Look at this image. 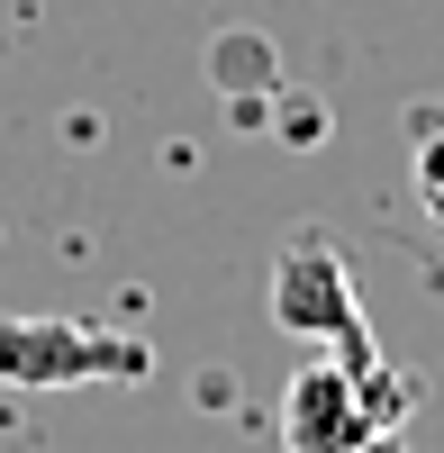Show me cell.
Here are the masks:
<instances>
[{
    "instance_id": "cell-1",
    "label": "cell",
    "mask_w": 444,
    "mask_h": 453,
    "mask_svg": "<svg viewBox=\"0 0 444 453\" xmlns=\"http://www.w3.org/2000/svg\"><path fill=\"white\" fill-rule=\"evenodd\" d=\"M417 408V381L399 363H300L281 390V444L290 453H354L372 435H399Z\"/></svg>"
},
{
    "instance_id": "cell-2",
    "label": "cell",
    "mask_w": 444,
    "mask_h": 453,
    "mask_svg": "<svg viewBox=\"0 0 444 453\" xmlns=\"http://www.w3.org/2000/svg\"><path fill=\"white\" fill-rule=\"evenodd\" d=\"M155 345L100 318H0V390H82V381H145Z\"/></svg>"
},
{
    "instance_id": "cell-3",
    "label": "cell",
    "mask_w": 444,
    "mask_h": 453,
    "mask_svg": "<svg viewBox=\"0 0 444 453\" xmlns=\"http://www.w3.org/2000/svg\"><path fill=\"white\" fill-rule=\"evenodd\" d=\"M272 326L300 335V345H326V354L354 363V372L381 363L372 326H363V299L345 281V254H336L326 226H300V236L281 245V263H272Z\"/></svg>"
},
{
    "instance_id": "cell-4",
    "label": "cell",
    "mask_w": 444,
    "mask_h": 453,
    "mask_svg": "<svg viewBox=\"0 0 444 453\" xmlns=\"http://www.w3.org/2000/svg\"><path fill=\"white\" fill-rule=\"evenodd\" d=\"M417 209L444 226V119H417Z\"/></svg>"
},
{
    "instance_id": "cell-5",
    "label": "cell",
    "mask_w": 444,
    "mask_h": 453,
    "mask_svg": "<svg viewBox=\"0 0 444 453\" xmlns=\"http://www.w3.org/2000/svg\"><path fill=\"white\" fill-rule=\"evenodd\" d=\"M354 453H409V444H399V435H372V444H354Z\"/></svg>"
}]
</instances>
